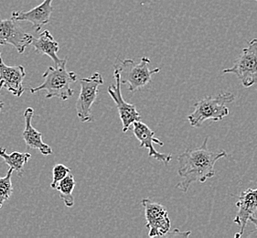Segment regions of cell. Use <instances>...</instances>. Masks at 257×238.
Masks as SVG:
<instances>
[{
    "label": "cell",
    "mask_w": 257,
    "mask_h": 238,
    "mask_svg": "<svg viewBox=\"0 0 257 238\" xmlns=\"http://www.w3.org/2000/svg\"><path fill=\"white\" fill-rule=\"evenodd\" d=\"M53 0H44L41 5L29 11H14L11 18L16 21H29L33 29L39 32L41 28L47 25L52 18L53 12Z\"/></svg>",
    "instance_id": "13"
},
{
    "label": "cell",
    "mask_w": 257,
    "mask_h": 238,
    "mask_svg": "<svg viewBox=\"0 0 257 238\" xmlns=\"http://www.w3.org/2000/svg\"><path fill=\"white\" fill-rule=\"evenodd\" d=\"M25 77V68L22 65L8 66L3 61L0 52V82L3 84V87L13 95L21 97L25 92V88L23 87Z\"/></svg>",
    "instance_id": "12"
},
{
    "label": "cell",
    "mask_w": 257,
    "mask_h": 238,
    "mask_svg": "<svg viewBox=\"0 0 257 238\" xmlns=\"http://www.w3.org/2000/svg\"><path fill=\"white\" fill-rule=\"evenodd\" d=\"M31 45L34 47V50L39 54L47 55L51 58L56 66H60L67 62V59L58 57L57 53L60 50V45L49 31L41 32L39 38H33Z\"/></svg>",
    "instance_id": "15"
},
{
    "label": "cell",
    "mask_w": 257,
    "mask_h": 238,
    "mask_svg": "<svg viewBox=\"0 0 257 238\" xmlns=\"http://www.w3.org/2000/svg\"><path fill=\"white\" fill-rule=\"evenodd\" d=\"M81 91L76 102L77 116L82 123H89L93 121L92 106L97 98L99 86L103 85V76L100 73H93L90 77L79 79Z\"/></svg>",
    "instance_id": "6"
},
{
    "label": "cell",
    "mask_w": 257,
    "mask_h": 238,
    "mask_svg": "<svg viewBox=\"0 0 257 238\" xmlns=\"http://www.w3.org/2000/svg\"><path fill=\"white\" fill-rule=\"evenodd\" d=\"M34 116V110L28 107L24 112L25 128L22 133V138L29 149L39 150L42 155L50 156L53 153L52 147L42 140V134L32 126V118Z\"/></svg>",
    "instance_id": "14"
},
{
    "label": "cell",
    "mask_w": 257,
    "mask_h": 238,
    "mask_svg": "<svg viewBox=\"0 0 257 238\" xmlns=\"http://www.w3.org/2000/svg\"><path fill=\"white\" fill-rule=\"evenodd\" d=\"M235 95L231 92H223L215 96H207L196 102L194 111L188 115L190 126L193 128H201L207 120L213 122L221 121L229 114L227 104H231Z\"/></svg>",
    "instance_id": "3"
},
{
    "label": "cell",
    "mask_w": 257,
    "mask_h": 238,
    "mask_svg": "<svg viewBox=\"0 0 257 238\" xmlns=\"http://www.w3.org/2000/svg\"><path fill=\"white\" fill-rule=\"evenodd\" d=\"M17 22L12 18L0 20V45H12L17 52L22 54L27 47L31 45L34 37L27 33Z\"/></svg>",
    "instance_id": "9"
},
{
    "label": "cell",
    "mask_w": 257,
    "mask_h": 238,
    "mask_svg": "<svg viewBox=\"0 0 257 238\" xmlns=\"http://www.w3.org/2000/svg\"><path fill=\"white\" fill-rule=\"evenodd\" d=\"M133 129V133L137 140L140 142V148H145L149 150V158H153L157 161L163 162L165 165H168L172 160V155L171 154H165V153H160L157 150H155L154 144L158 145L164 146L163 141L157 139L155 137V132L149 128V126L139 121H136L131 126Z\"/></svg>",
    "instance_id": "10"
},
{
    "label": "cell",
    "mask_w": 257,
    "mask_h": 238,
    "mask_svg": "<svg viewBox=\"0 0 257 238\" xmlns=\"http://www.w3.org/2000/svg\"><path fill=\"white\" fill-rule=\"evenodd\" d=\"M237 213L233 222L240 227V232L236 233L237 237L244 233L247 223L250 217L257 213V188H248L242 192L237 200Z\"/></svg>",
    "instance_id": "11"
},
{
    "label": "cell",
    "mask_w": 257,
    "mask_h": 238,
    "mask_svg": "<svg viewBox=\"0 0 257 238\" xmlns=\"http://www.w3.org/2000/svg\"><path fill=\"white\" fill-rule=\"evenodd\" d=\"M146 226L149 228V237L164 236L170 233L171 223L168 211L165 206L149 199H143Z\"/></svg>",
    "instance_id": "7"
},
{
    "label": "cell",
    "mask_w": 257,
    "mask_h": 238,
    "mask_svg": "<svg viewBox=\"0 0 257 238\" xmlns=\"http://www.w3.org/2000/svg\"><path fill=\"white\" fill-rule=\"evenodd\" d=\"M207 137L202 145L192 150H186L178 157L180 168L178 173L181 181L176 187L181 192H187L194 182H205L215 176L214 166L221 158L228 156L226 151H211L208 149Z\"/></svg>",
    "instance_id": "1"
},
{
    "label": "cell",
    "mask_w": 257,
    "mask_h": 238,
    "mask_svg": "<svg viewBox=\"0 0 257 238\" xmlns=\"http://www.w3.org/2000/svg\"><path fill=\"white\" fill-rule=\"evenodd\" d=\"M13 171H14L10 168L5 176L0 177V209L13 194V185H12Z\"/></svg>",
    "instance_id": "18"
},
{
    "label": "cell",
    "mask_w": 257,
    "mask_h": 238,
    "mask_svg": "<svg viewBox=\"0 0 257 238\" xmlns=\"http://www.w3.org/2000/svg\"><path fill=\"white\" fill-rule=\"evenodd\" d=\"M76 185V181L72 173H69L67 176L59 182L57 185L56 191L60 192V197L64 202L65 206L72 208L74 205V197L72 195L73 190Z\"/></svg>",
    "instance_id": "17"
},
{
    "label": "cell",
    "mask_w": 257,
    "mask_h": 238,
    "mask_svg": "<svg viewBox=\"0 0 257 238\" xmlns=\"http://www.w3.org/2000/svg\"><path fill=\"white\" fill-rule=\"evenodd\" d=\"M149 63L150 59L148 57L141 58L139 62H136L132 59L117 60L114 63V69L118 71L121 83L127 84L130 92H136L148 85L152 75L160 72V68L150 70Z\"/></svg>",
    "instance_id": "4"
},
{
    "label": "cell",
    "mask_w": 257,
    "mask_h": 238,
    "mask_svg": "<svg viewBox=\"0 0 257 238\" xmlns=\"http://www.w3.org/2000/svg\"><path fill=\"white\" fill-rule=\"evenodd\" d=\"M43 78L44 82L39 86L31 88V93L45 91L47 99L57 97L62 101H66L73 95L74 91L71 85L77 82L78 76L76 73L68 71L66 62L56 68L49 66L43 73Z\"/></svg>",
    "instance_id": "2"
},
{
    "label": "cell",
    "mask_w": 257,
    "mask_h": 238,
    "mask_svg": "<svg viewBox=\"0 0 257 238\" xmlns=\"http://www.w3.org/2000/svg\"><path fill=\"white\" fill-rule=\"evenodd\" d=\"M0 157L4 160L6 163L10 166L13 171L17 172L19 176H22L24 173V169L28 161H30L31 155L28 152H19L14 151L11 154H8L6 149L0 148Z\"/></svg>",
    "instance_id": "16"
},
{
    "label": "cell",
    "mask_w": 257,
    "mask_h": 238,
    "mask_svg": "<svg viewBox=\"0 0 257 238\" xmlns=\"http://www.w3.org/2000/svg\"><path fill=\"white\" fill-rule=\"evenodd\" d=\"M2 87H3V84L0 82V91H1ZM3 109H4V103H3V102L1 101V99H0V114H1V112L3 111Z\"/></svg>",
    "instance_id": "21"
},
{
    "label": "cell",
    "mask_w": 257,
    "mask_h": 238,
    "mask_svg": "<svg viewBox=\"0 0 257 238\" xmlns=\"http://www.w3.org/2000/svg\"><path fill=\"white\" fill-rule=\"evenodd\" d=\"M113 78L115 80V84H110L108 87V93L111 97L113 98V102L117 106L119 116L123 125V132H126L130 130L131 126L136 121L141 120V115L139 111L137 110L136 105L129 104L124 101L123 94L121 92V80L118 71L114 69Z\"/></svg>",
    "instance_id": "8"
},
{
    "label": "cell",
    "mask_w": 257,
    "mask_h": 238,
    "mask_svg": "<svg viewBox=\"0 0 257 238\" xmlns=\"http://www.w3.org/2000/svg\"><path fill=\"white\" fill-rule=\"evenodd\" d=\"M255 1H257V0H255Z\"/></svg>",
    "instance_id": "22"
},
{
    "label": "cell",
    "mask_w": 257,
    "mask_h": 238,
    "mask_svg": "<svg viewBox=\"0 0 257 238\" xmlns=\"http://www.w3.org/2000/svg\"><path fill=\"white\" fill-rule=\"evenodd\" d=\"M71 171L72 170L70 168H68L67 166L63 164H57L54 166L52 170V181L51 183L52 189L55 190L59 182L67 176L69 173H71Z\"/></svg>",
    "instance_id": "19"
},
{
    "label": "cell",
    "mask_w": 257,
    "mask_h": 238,
    "mask_svg": "<svg viewBox=\"0 0 257 238\" xmlns=\"http://www.w3.org/2000/svg\"><path fill=\"white\" fill-rule=\"evenodd\" d=\"M249 221L252 222V224L255 226V232L257 233V216L256 215H252V217H250Z\"/></svg>",
    "instance_id": "20"
},
{
    "label": "cell",
    "mask_w": 257,
    "mask_h": 238,
    "mask_svg": "<svg viewBox=\"0 0 257 238\" xmlns=\"http://www.w3.org/2000/svg\"><path fill=\"white\" fill-rule=\"evenodd\" d=\"M221 73L234 74L246 88L257 83V39L242 49L232 67L223 69Z\"/></svg>",
    "instance_id": "5"
}]
</instances>
